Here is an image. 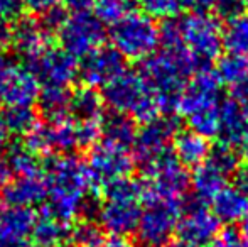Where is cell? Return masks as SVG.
<instances>
[{"mask_svg": "<svg viewBox=\"0 0 248 247\" xmlns=\"http://www.w3.org/2000/svg\"><path fill=\"white\" fill-rule=\"evenodd\" d=\"M52 5H56V0H26V7L37 14H44Z\"/></svg>", "mask_w": 248, "mask_h": 247, "instance_id": "ee69618b", "label": "cell"}, {"mask_svg": "<svg viewBox=\"0 0 248 247\" xmlns=\"http://www.w3.org/2000/svg\"><path fill=\"white\" fill-rule=\"evenodd\" d=\"M248 127L247 115L243 112L238 100L230 99L221 102V110H219V134L218 137L225 144L235 146L240 142L242 135L245 134Z\"/></svg>", "mask_w": 248, "mask_h": 247, "instance_id": "cb8c5ba5", "label": "cell"}, {"mask_svg": "<svg viewBox=\"0 0 248 247\" xmlns=\"http://www.w3.org/2000/svg\"><path fill=\"white\" fill-rule=\"evenodd\" d=\"M230 173H226L221 166H218L215 161L206 158L204 163L194 168V173L191 176V186L194 190L198 200L211 201L219 191L228 185Z\"/></svg>", "mask_w": 248, "mask_h": 247, "instance_id": "44dd1931", "label": "cell"}, {"mask_svg": "<svg viewBox=\"0 0 248 247\" xmlns=\"http://www.w3.org/2000/svg\"><path fill=\"white\" fill-rule=\"evenodd\" d=\"M2 115L10 134L26 135L37 124V117L36 112L32 110V107H10Z\"/></svg>", "mask_w": 248, "mask_h": 247, "instance_id": "d6a6232c", "label": "cell"}, {"mask_svg": "<svg viewBox=\"0 0 248 247\" xmlns=\"http://www.w3.org/2000/svg\"><path fill=\"white\" fill-rule=\"evenodd\" d=\"M24 146L34 154H69L81 148L78 120L73 115H62L44 124H36L32 131L26 134Z\"/></svg>", "mask_w": 248, "mask_h": 247, "instance_id": "9c48e42d", "label": "cell"}, {"mask_svg": "<svg viewBox=\"0 0 248 247\" xmlns=\"http://www.w3.org/2000/svg\"><path fill=\"white\" fill-rule=\"evenodd\" d=\"M236 146L240 148V152H242V156L248 161V127H247L245 134L242 135V139H240V142Z\"/></svg>", "mask_w": 248, "mask_h": 247, "instance_id": "f907efd6", "label": "cell"}, {"mask_svg": "<svg viewBox=\"0 0 248 247\" xmlns=\"http://www.w3.org/2000/svg\"><path fill=\"white\" fill-rule=\"evenodd\" d=\"M2 58H3V56H2V54H0V60H2Z\"/></svg>", "mask_w": 248, "mask_h": 247, "instance_id": "db71d44e", "label": "cell"}, {"mask_svg": "<svg viewBox=\"0 0 248 247\" xmlns=\"http://www.w3.org/2000/svg\"><path fill=\"white\" fill-rule=\"evenodd\" d=\"M144 201V186L130 178L105 186V200L98 207V222L115 237H127L137 231Z\"/></svg>", "mask_w": 248, "mask_h": 247, "instance_id": "277c9868", "label": "cell"}, {"mask_svg": "<svg viewBox=\"0 0 248 247\" xmlns=\"http://www.w3.org/2000/svg\"><path fill=\"white\" fill-rule=\"evenodd\" d=\"M235 186L248 195V163L240 165L238 169L235 171Z\"/></svg>", "mask_w": 248, "mask_h": 247, "instance_id": "7bdbcfd3", "label": "cell"}, {"mask_svg": "<svg viewBox=\"0 0 248 247\" xmlns=\"http://www.w3.org/2000/svg\"><path fill=\"white\" fill-rule=\"evenodd\" d=\"M36 214L31 208L12 207L0 200V247H27Z\"/></svg>", "mask_w": 248, "mask_h": 247, "instance_id": "ac0fdd59", "label": "cell"}, {"mask_svg": "<svg viewBox=\"0 0 248 247\" xmlns=\"http://www.w3.org/2000/svg\"><path fill=\"white\" fill-rule=\"evenodd\" d=\"M219 224L211 208L204 205V201L194 200L183 208L179 224H177V235L181 241L194 247L206 246L219 232Z\"/></svg>", "mask_w": 248, "mask_h": 247, "instance_id": "2e32d148", "label": "cell"}, {"mask_svg": "<svg viewBox=\"0 0 248 247\" xmlns=\"http://www.w3.org/2000/svg\"><path fill=\"white\" fill-rule=\"evenodd\" d=\"M221 110V82L209 69L196 71L181 93L177 112L187 120L191 131L206 139L218 137Z\"/></svg>", "mask_w": 248, "mask_h": 247, "instance_id": "7a4b0ae2", "label": "cell"}, {"mask_svg": "<svg viewBox=\"0 0 248 247\" xmlns=\"http://www.w3.org/2000/svg\"><path fill=\"white\" fill-rule=\"evenodd\" d=\"M213 214L223 224L242 222L248 215V195L235 185H226L211 200Z\"/></svg>", "mask_w": 248, "mask_h": 247, "instance_id": "603a6c76", "label": "cell"}, {"mask_svg": "<svg viewBox=\"0 0 248 247\" xmlns=\"http://www.w3.org/2000/svg\"><path fill=\"white\" fill-rule=\"evenodd\" d=\"M47 197L43 214L68 225L79 214L90 210V191L95 186L88 166L79 158L64 154L49 161L46 169Z\"/></svg>", "mask_w": 248, "mask_h": 247, "instance_id": "6da1fadb", "label": "cell"}, {"mask_svg": "<svg viewBox=\"0 0 248 247\" xmlns=\"http://www.w3.org/2000/svg\"><path fill=\"white\" fill-rule=\"evenodd\" d=\"M240 2H242L243 9H248V0H240Z\"/></svg>", "mask_w": 248, "mask_h": 247, "instance_id": "f5cc1de1", "label": "cell"}, {"mask_svg": "<svg viewBox=\"0 0 248 247\" xmlns=\"http://www.w3.org/2000/svg\"><path fill=\"white\" fill-rule=\"evenodd\" d=\"M196 71L201 69L184 48L162 49V53L144 60L140 66V73L155 92L162 112H177L186 78Z\"/></svg>", "mask_w": 248, "mask_h": 247, "instance_id": "3957f363", "label": "cell"}, {"mask_svg": "<svg viewBox=\"0 0 248 247\" xmlns=\"http://www.w3.org/2000/svg\"><path fill=\"white\" fill-rule=\"evenodd\" d=\"M181 43L199 69H208L209 63L223 49V27L218 17L209 12H189L176 19Z\"/></svg>", "mask_w": 248, "mask_h": 247, "instance_id": "8992f818", "label": "cell"}, {"mask_svg": "<svg viewBox=\"0 0 248 247\" xmlns=\"http://www.w3.org/2000/svg\"><path fill=\"white\" fill-rule=\"evenodd\" d=\"M103 102L117 114L145 124L159 115L160 105L155 92L140 71H127L103 88Z\"/></svg>", "mask_w": 248, "mask_h": 247, "instance_id": "5b68a950", "label": "cell"}, {"mask_svg": "<svg viewBox=\"0 0 248 247\" xmlns=\"http://www.w3.org/2000/svg\"><path fill=\"white\" fill-rule=\"evenodd\" d=\"M59 33L61 48L75 58H85L103 46L105 27L95 14H73L64 20Z\"/></svg>", "mask_w": 248, "mask_h": 247, "instance_id": "8fae6325", "label": "cell"}, {"mask_svg": "<svg viewBox=\"0 0 248 247\" xmlns=\"http://www.w3.org/2000/svg\"><path fill=\"white\" fill-rule=\"evenodd\" d=\"M162 247H194V246H191V244H187V242L177 239V241H169L166 246H162Z\"/></svg>", "mask_w": 248, "mask_h": 247, "instance_id": "816d5d0a", "label": "cell"}, {"mask_svg": "<svg viewBox=\"0 0 248 247\" xmlns=\"http://www.w3.org/2000/svg\"><path fill=\"white\" fill-rule=\"evenodd\" d=\"M10 178H12V168L5 158H0V190L9 185Z\"/></svg>", "mask_w": 248, "mask_h": 247, "instance_id": "f6af8a7d", "label": "cell"}, {"mask_svg": "<svg viewBox=\"0 0 248 247\" xmlns=\"http://www.w3.org/2000/svg\"><path fill=\"white\" fill-rule=\"evenodd\" d=\"M10 43V27L7 22L0 20V48H5Z\"/></svg>", "mask_w": 248, "mask_h": 247, "instance_id": "7dc6e473", "label": "cell"}, {"mask_svg": "<svg viewBox=\"0 0 248 247\" xmlns=\"http://www.w3.org/2000/svg\"><path fill=\"white\" fill-rule=\"evenodd\" d=\"M213 9H216V12H218L221 17L232 19V17L242 14L243 5L240 0H216Z\"/></svg>", "mask_w": 248, "mask_h": 247, "instance_id": "f35d334b", "label": "cell"}, {"mask_svg": "<svg viewBox=\"0 0 248 247\" xmlns=\"http://www.w3.org/2000/svg\"><path fill=\"white\" fill-rule=\"evenodd\" d=\"M223 48L232 54L248 58V12L228 19L223 27Z\"/></svg>", "mask_w": 248, "mask_h": 247, "instance_id": "83f0119b", "label": "cell"}, {"mask_svg": "<svg viewBox=\"0 0 248 247\" xmlns=\"http://www.w3.org/2000/svg\"><path fill=\"white\" fill-rule=\"evenodd\" d=\"M37 100H39L41 110L47 117V120L58 119V117L68 115L71 92L64 86H44L39 92Z\"/></svg>", "mask_w": 248, "mask_h": 247, "instance_id": "f1b7e54d", "label": "cell"}, {"mask_svg": "<svg viewBox=\"0 0 248 247\" xmlns=\"http://www.w3.org/2000/svg\"><path fill=\"white\" fill-rule=\"evenodd\" d=\"M110 37L113 48L127 60L144 61L155 53L160 44V29L145 14L132 12L111 26Z\"/></svg>", "mask_w": 248, "mask_h": 247, "instance_id": "ba28073f", "label": "cell"}, {"mask_svg": "<svg viewBox=\"0 0 248 247\" xmlns=\"http://www.w3.org/2000/svg\"><path fill=\"white\" fill-rule=\"evenodd\" d=\"M86 166L93 185L105 188L118 180L128 178L135 166V159L127 149L100 141L90 152Z\"/></svg>", "mask_w": 248, "mask_h": 247, "instance_id": "7c38bea8", "label": "cell"}, {"mask_svg": "<svg viewBox=\"0 0 248 247\" xmlns=\"http://www.w3.org/2000/svg\"><path fill=\"white\" fill-rule=\"evenodd\" d=\"M47 186L43 175L19 176L16 181L3 188V201L12 207L31 208L46 200Z\"/></svg>", "mask_w": 248, "mask_h": 247, "instance_id": "ffe728a7", "label": "cell"}, {"mask_svg": "<svg viewBox=\"0 0 248 247\" xmlns=\"http://www.w3.org/2000/svg\"><path fill=\"white\" fill-rule=\"evenodd\" d=\"M66 237H68L66 224L43 214L41 218H36L31 234V244L36 247H61Z\"/></svg>", "mask_w": 248, "mask_h": 247, "instance_id": "4316f807", "label": "cell"}, {"mask_svg": "<svg viewBox=\"0 0 248 247\" xmlns=\"http://www.w3.org/2000/svg\"><path fill=\"white\" fill-rule=\"evenodd\" d=\"M215 73L219 78V82L235 88L248 78V58L228 53L226 56L218 60Z\"/></svg>", "mask_w": 248, "mask_h": 247, "instance_id": "f546056e", "label": "cell"}, {"mask_svg": "<svg viewBox=\"0 0 248 247\" xmlns=\"http://www.w3.org/2000/svg\"><path fill=\"white\" fill-rule=\"evenodd\" d=\"M9 129L5 125V120H3V115L0 114V151L7 146V141H9Z\"/></svg>", "mask_w": 248, "mask_h": 247, "instance_id": "c3c4849f", "label": "cell"}, {"mask_svg": "<svg viewBox=\"0 0 248 247\" xmlns=\"http://www.w3.org/2000/svg\"><path fill=\"white\" fill-rule=\"evenodd\" d=\"M69 237L78 247H100L105 242L101 227L90 220L78 222L69 232Z\"/></svg>", "mask_w": 248, "mask_h": 247, "instance_id": "e575fe53", "label": "cell"}, {"mask_svg": "<svg viewBox=\"0 0 248 247\" xmlns=\"http://www.w3.org/2000/svg\"><path fill=\"white\" fill-rule=\"evenodd\" d=\"M233 95H235V100H238V103L242 105L243 112L247 115L248 120V78L243 83H240L238 86L233 88Z\"/></svg>", "mask_w": 248, "mask_h": 247, "instance_id": "b9f144b4", "label": "cell"}, {"mask_svg": "<svg viewBox=\"0 0 248 247\" xmlns=\"http://www.w3.org/2000/svg\"><path fill=\"white\" fill-rule=\"evenodd\" d=\"M183 208V201L179 198L150 193L144 188L142 214L135 231L140 244L145 247L166 246L177 231Z\"/></svg>", "mask_w": 248, "mask_h": 247, "instance_id": "52a82bcc", "label": "cell"}, {"mask_svg": "<svg viewBox=\"0 0 248 247\" xmlns=\"http://www.w3.org/2000/svg\"><path fill=\"white\" fill-rule=\"evenodd\" d=\"M61 247H62V246H61Z\"/></svg>", "mask_w": 248, "mask_h": 247, "instance_id": "11a10c76", "label": "cell"}, {"mask_svg": "<svg viewBox=\"0 0 248 247\" xmlns=\"http://www.w3.org/2000/svg\"><path fill=\"white\" fill-rule=\"evenodd\" d=\"M39 82L27 66L0 60V105L32 107L39 97Z\"/></svg>", "mask_w": 248, "mask_h": 247, "instance_id": "4fadbf2b", "label": "cell"}, {"mask_svg": "<svg viewBox=\"0 0 248 247\" xmlns=\"http://www.w3.org/2000/svg\"><path fill=\"white\" fill-rule=\"evenodd\" d=\"M135 5L140 7L142 14L149 16L150 19L169 20L179 14L183 9L181 0H135Z\"/></svg>", "mask_w": 248, "mask_h": 247, "instance_id": "836d02e7", "label": "cell"}, {"mask_svg": "<svg viewBox=\"0 0 248 247\" xmlns=\"http://www.w3.org/2000/svg\"><path fill=\"white\" fill-rule=\"evenodd\" d=\"M103 97L92 86H83L71 93L69 100V112L78 122H88V120H103Z\"/></svg>", "mask_w": 248, "mask_h": 247, "instance_id": "d4e9b609", "label": "cell"}, {"mask_svg": "<svg viewBox=\"0 0 248 247\" xmlns=\"http://www.w3.org/2000/svg\"><path fill=\"white\" fill-rule=\"evenodd\" d=\"M26 7V0H0V20L19 19Z\"/></svg>", "mask_w": 248, "mask_h": 247, "instance_id": "74e56055", "label": "cell"}, {"mask_svg": "<svg viewBox=\"0 0 248 247\" xmlns=\"http://www.w3.org/2000/svg\"><path fill=\"white\" fill-rule=\"evenodd\" d=\"M135 0H95V10L96 19L101 24L107 26H115L117 22H120L122 19H125L127 16H130L134 12Z\"/></svg>", "mask_w": 248, "mask_h": 247, "instance_id": "4dcf8cb0", "label": "cell"}, {"mask_svg": "<svg viewBox=\"0 0 248 247\" xmlns=\"http://www.w3.org/2000/svg\"><path fill=\"white\" fill-rule=\"evenodd\" d=\"M144 175L147 176L145 190L162 197L181 200L191 186V176L187 175L186 168L174 158L172 151L145 169Z\"/></svg>", "mask_w": 248, "mask_h": 247, "instance_id": "9a60e30c", "label": "cell"}, {"mask_svg": "<svg viewBox=\"0 0 248 247\" xmlns=\"http://www.w3.org/2000/svg\"><path fill=\"white\" fill-rule=\"evenodd\" d=\"M177 120L170 115L149 120L137 131V139L134 144V159L139 163L142 171L162 159L172 151V139L177 134Z\"/></svg>", "mask_w": 248, "mask_h": 247, "instance_id": "30bf717a", "label": "cell"}, {"mask_svg": "<svg viewBox=\"0 0 248 247\" xmlns=\"http://www.w3.org/2000/svg\"><path fill=\"white\" fill-rule=\"evenodd\" d=\"M12 173H17L19 176H37L41 175V163L37 159V154L26 148L24 144H16L10 148L7 156Z\"/></svg>", "mask_w": 248, "mask_h": 247, "instance_id": "1f68e13d", "label": "cell"}, {"mask_svg": "<svg viewBox=\"0 0 248 247\" xmlns=\"http://www.w3.org/2000/svg\"><path fill=\"white\" fill-rule=\"evenodd\" d=\"M95 0H66V7L73 14H88L93 10Z\"/></svg>", "mask_w": 248, "mask_h": 247, "instance_id": "60d3db41", "label": "cell"}, {"mask_svg": "<svg viewBox=\"0 0 248 247\" xmlns=\"http://www.w3.org/2000/svg\"><path fill=\"white\" fill-rule=\"evenodd\" d=\"M10 43L24 60H31L49 48V31L32 17H20L10 29Z\"/></svg>", "mask_w": 248, "mask_h": 247, "instance_id": "d6986e66", "label": "cell"}, {"mask_svg": "<svg viewBox=\"0 0 248 247\" xmlns=\"http://www.w3.org/2000/svg\"><path fill=\"white\" fill-rule=\"evenodd\" d=\"M66 19H68L66 10L59 5H52L49 10H46V12L43 14V22L41 24H43V26L51 33V31L61 29V26L64 24Z\"/></svg>", "mask_w": 248, "mask_h": 247, "instance_id": "d590c367", "label": "cell"}, {"mask_svg": "<svg viewBox=\"0 0 248 247\" xmlns=\"http://www.w3.org/2000/svg\"><path fill=\"white\" fill-rule=\"evenodd\" d=\"M238 235H240V241H242V247H248V215L240 222Z\"/></svg>", "mask_w": 248, "mask_h": 247, "instance_id": "681fc988", "label": "cell"}, {"mask_svg": "<svg viewBox=\"0 0 248 247\" xmlns=\"http://www.w3.org/2000/svg\"><path fill=\"white\" fill-rule=\"evenodd\" d=\"M209 152H211L209 139L191 131V129L177 131V134L172 139V154L183 166L196 168L206 161Z\"/></svg>", "mask_w": 248, "mask_h": 247, "instance_id": "7402d4cb", "label": "cell"}, {"mask_svg": "<svg viewBox=\"0 0 248 247\" xmlns=\"http://www.w3.org/2000/svg\"><path fill=\"white\" fill-rule=\"evenodd\" d=\"M101 137H103L101 141L130 151L134 149L135 139H137L135 120L122 114H115L101 122Z\"/></svg>", "mask_w": 248, "mask_h": 247, "instance_id": "484cf974", "label": "cell"}, {"mask_svg": "<svg viewBox=\"0 0 248 247\" xmlns=\"http://www.w3.org/2000/svg\"><path fill=\"white\" fill-rule=\"evenodd\" d=\"M124 71L125 58L115 48L100 46L98 49L92 51L83 58L78 75L86 83V86H92V88L103 86L105 88Z\"/></svg>", "mask_w": 248, "mask_h": 247, "instance_id": "e0dca14e", "label": "cell"}, {"mask_svg": "<svg viewBox=\"0 0 248 247\" xmlns=\"http://www.w3.org/2000/svg\"><path fill=\"white\" fill-rule=\"evenodd\" d=\"M100 247H137L134 244V242L127 241L125 237H115V235H111L108 241H105L103 244Z\"/></svg>", "mask_w": 248, "mask_h": 247, "instance_id": "bcb514c9", "label": "cell"}, {"mask_svg": "<svg viewBox=\"0 0 248 247\" xmlns=\"http://www.w3.org/2000/svg\"><path fill=\"white\" fill-rule=\"evenodd\" d=\"M215 2L216 0H181V5L191 12H208L215 7Z\"/></svg>", "mask_w": 248, "mask_h": 247, "instance_id": "ab89813d", "label": "cell"}, {"mask_svg": "<svg viewBox=\"0 0 248 247\" xmlns=\"http://www.w3.org/2000/svg\"><path fill=\"white\" fill-rule=\"evenodd\" d=\"M204 247H242V241L236 231L225 229V231H219Z\"/></svg>", "mask_w": 248, "mask_h": 247, "instance_id": "8d00e7d4", "label": "cell"}, {"mask_svg": "<svg viewBox=\"0 0 248 247\" xmlns=\"http://www.w3.org/2000/svg\"><path fill=\"white\" fill-rule=\"evenodd\" d=\"M27 61V68L34 73L37 82L44 86H64L68 88L76 80L79 66L76 58L66 53L62 48H46Z\"/></svg>", "mask_w": 248, "mask_h": 247, "instance_id": "5bb4252c", "label": "cell"}]
</instances>
